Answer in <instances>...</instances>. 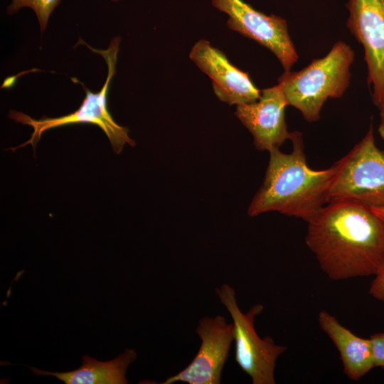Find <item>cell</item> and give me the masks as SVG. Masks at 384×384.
<instances>
[{
  "label": "cell",
  "mask_w": 384,
  "mask_h": 384,
  "mask_svg": "<svg viewBox=\"0 0 384 384\" xmlns=\"http://www.w3.org/2000/svg\"><path fill=\"white\" fill-rule=\"evenodd\" d=\"M305 241L332 280L375 275L384 264V223L370 207L326 204L308 222Z\"/></svg>",
  "instance_id": "1"
},
{
  "label": "cell",
  "mask_w": 384,
  "mask_h": 384,
  "mask_svg": "<svg viewBox=\"0 0 384 384\" xmlns=\"http://www.w3.org/2000/svg\"><path fill=\"white\" fill-rule=\"evenodd\" d=\"M293 149L270 152L264 181L251 201L247 213L255 217L277 211L308 222L329 203V192L336 174L334 164L323 170L309 167L302 134L292 132Z\"/></svg>",
  "instance_id": "2"
},
{
  "label": "cell",
  "mask_w": 384,
  "mask_h": 384,
  "mask_svg": "<svg viewBox=\"0 0 384 384\" xmlns=\"http://www.w3.org/2000/svg\"><path fill=\"white\" fill-rule=\"evenodd\" d=\"M354 56L348 44L338 41L326 56L314 59L302 70L284 71L278 83L288 105L299 110L306 121H317L324 102L341 97L347 90Z\"/></svg>",
  "instance_id": "3"
},
{
  "label": "cell",
  "mask_w": 384,
  "mask_h": 384,
  "mask_svg": "<svg viewBox=\"0 0 384 384\" xmlns=\"http://www.w3.org/2000/svg\"><path fill=\"white\" fill-rule=\"evenodd\" d=\"M120 41V37H114L106 50H99L91 47L81 38H79L77 45H85L92 51L100 55L106 62L107 76L102 89L97 92H93L76 78H71L73 82H78L82 85L85 92V97L78 110L58 117H44L36 119L23 112L11 110L9 114V118L22 124L29 125L33 128L31 138L13 150L28 144H31L35 149L42 134L46 131L58 127L76 124H91L99 127L109 139L116 154H119L126 144L131 146H135V142L129 136V129L116 123L107 108L108 91L116 73Z\"/></svg>",
  "instance_id": "4"
},
{
  "label": "cell",
  "mask_w": 384,
  "mask_h": 384,
  "mask_svg": "<svg viewBox=\"0 0 384 384\" xmlns=\"http://www.w3.org/2000/svg\"><path fill=\"white\" fill-rule=\"evenodd\" d=\"M334 164L336 171L329 203L350 201L370 208L384 205V150L375 144L372 124L365 137Z\"/></svg>",
  "instance_id": "5"
},
{
  "label": "cell",
  "mask_w": 384,
  "mask_h": 384,
  "mask_svg": "<svg viewBox=\"0 0 384 384\" xmlns=\"http://www.w3.org/2000/svg\"><path fill=\"white\" fill-rule=\"evenodd\" d=\"M215 292L233 321L236 363L251 378L253 384H274L276 361L287 347L277 345L268 336L261 338L257 334L255 320L264 306L255 304L243 313L238 305L233 287L223 284Z\"/></svg>",
  "instance_id": "6"
},
{
  "label": "cell",
  "mask_w": 384,
  "mask_h": 384,
  "mask_svg": "<svg viewBox=\"0 0 384 384\" xmlns=\"http://www.w3.org/2000/svg\"><path fill=\"white\" fill-rule=\"evenodd\" d=\"M211 1L215 8L228 15L230 29L266 47L275 55L284 71L291 70L299 57L284 19L258 11L242 0Z\"/></svg>",
  "instance_id": "7"
},
{
  "label": "cell",
  "mask_w": 384,
  "mask_h": 384,
  "mask_svg": "<svg viewBox=\"0 0 384 384\" xmlns=\"http://www.w3.org/2000/svg\"><path fill=\"white\" fill-rule=\"evenodd\" d=\"M201 341L200 348L189 365L178 373L168 378L164 384L176 382L188 384H219L228 359L231 344L235 339V326L226 319L201 318L196 329Z\"/></svg>",
  "instance_id": "8"
},
{
  "label": "cell",
  "mask_w": 384,
  "mask_h": 384,
  "mask_svg": "<svg viewBox=\"0 0 384 384\" xmlns=\"http://www.w3.org/2000/svg\"><path fill=\"white\" fill-rule=\"evenodd\" d=\"M347 27L364 49L373 102H384V0H348Z\"/></svg>",
  "instance_id": "9"
},
{
  "label": "cell",
  "mask_w": 384,
  "mask_h": 384,
  "mask_svg": "<svg viewBox=\"0 0 384 384\" xmlns=\"http://www.w3.org/2000/svg\"><path fill=\"white\" fill-rule=\"evenodd\" d=\"M190 59L212 80L217 97L228 105H245L257 101L261 91L255 85L247 73L233 65L226 55L201 39L191 50Z\"/></svg>",
  "instance_id": "10"
},
{
  "label": "cell",
  "mask_w": 384,
  "mask_h": 384,
  "mask_svg": "<svg viewBox=\"0 0 384 384\" xmlns=\"http://www.w3.org/2000/svg\"><path fill=\"white\" fill-rule=\"evenodd\" d=\"M288 102L282 86L277 85L261 91L260 99L252 103L237 105L236 117L253 137L255 147L270 151L279 148L292 132L287 130L284 110Z\"/></svg>",
  "instance_id": "11"
},
{
  "label": "cell",
  "mask_w": 384,
  "mask_h": 384,
  "mask_svg": "<svg viewBox=\"0 0 384 384\" xmlns=\"http://www.w3.org/2000/svg\"><path fill=\"white\" fill-rule=\"evenodd\" d=\"M318 321L322 331L336 347L348 378L358 381L375 368L369 338L356 336L325 310L319 312Z\"/></svg>",
  "instance_id": "12"
},
{
  "label": "cell",
  "mask_w": 384,
  "mask_h": 384,
  "mask_svg": "<svg viewBox=\"0 0 384 384\" xmlns=\"http://www.w3.org/2000/svg\"><path fill=\"white\" fill-rule=\"evenodd\" d=\"M136 358L135 351L126 348L117 358L109 361H99L85 355L81 366L73 371L53 373L34 367L30 368L37 375L54 376L65 384H127V369Z\"/></svg>",
  "instance_id": "13"
},
{
  "label": "cell",
  "mask_w": 384,
  "mask_h": 384,
  "mask_svg": "<svg viewBox=\"0 0 384 384\" xmlns=\"http://www.w3.org/2000/svg\"><path fill=\"white\" fill-rule=\"evenodd\" d=\"M61 0H12L7 7V14L11 15L22 8L31 9L36 14L41 31L44 32L50 14L59 5Z\"/></svg>",
  "instance_id": "14"
},
{
  "label": "cell",
  "mask_w": 384,
  "mask_h": 384,
  "mask_svg": "<svg viewBox=\"0 0 384 384\" xmlns=\"http://www.w3.org/2000/svg\"><path fill=\"white\" fill-rule=\"evenodd\" d=\"M374 367L384 368V333L375 334L369 338Z\"/></svg>",
  "instance_id": "15"
},
{
  "label": "cell",
  "mask_w": 384,
  "mask_h": 384,
  "mask_svg": "<svg viewBox=\"0 0 384 384\" xmlns=\"http://www.w3.org/2000/svg\"><path fill=\"white\" fill-rule=\"evenodd\" d=\"M369 294L375 299L384 302V264L370 284Z\"/></svg>",
  "instance_id": "16"
},
{
  "label": "cell",
  "mask_w": 384,
  "mask_h": 384,
  "mask_svg": "<svg viewBox=\"0 0 384 384\" xmlns=\"http://www.w3.org/2000/svg\"><path fill=\"white\" fill-rule=\"evenodd\" d=\"M380 110V123L378 126V133L384 140V102L378 107Z\"/></svg>",
  "instance_id": "17"
},
{
  "label": "cell",
  "mask_w": 384,
  "mask_h": 384,
  "mask_svg": "<svg viewBox=\"0 0 384 384\" xmlns=\"http://www.w3.org/2000/svg\"><path fill=\"white\" fill-rule=\"evenodd\" d=\"M371 209L374 213L384 223V205L378 207H372Z\"/></svg>",
  "instance_id": "18"
},
{
  "label": "cell",
  "mask_w": 384,
  "mask_h": 384,
  "mask_svg": "<svg viewBox=\"0 0 384 384\" xmlns=\"http://www.w3.org/2000/svg\"><path fill=\"white\" fill-rule=\"evenodd\" d=\"M111 1H113V2H117V1H119L120 0H111Z\"/></svg>",
  "instance_id": "19"
}]
</instances>
